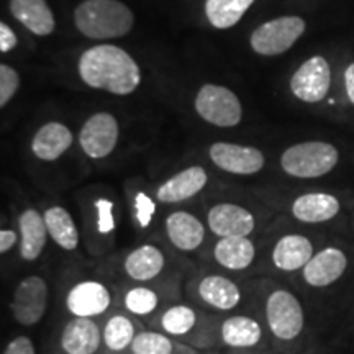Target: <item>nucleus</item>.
<instances>
[{
  "mask_svg": "<svg viewBox=\"0 0 354 354\" xmlns=\"http://www.w3.org/2000/svg\"><path fill=\"white\" fill-rule=\"evenodd\" d=\"M344 86H346L349 100L354 104V63L349 64L346 73H344Z\"/></svg>",
  "mask_w": 354,
  "mask_h": 354,
  "instance_id": "38",
  "label": "nucleus"
},
{
  "mask_svg": "<svg viewBox=\"0 0 354 354\" xmlns=\"http://www.w3.org/2000/svg\"><path fill=\"white\" fill-rule=\"evenodd\" d=\"M215 263L227 271H245L254 263L256 246L248 236H230L220 238L215 243L214 250Z\"/></svg>",
  "mask_w": 354,
  "mask_h": 354,
  "instance_id": "20",
  "label": "nucleus"
},
{
  "mask_svg": "<svg viewBox=\"0 0 354 354\" xmlns=\"http://www.w3.org/2000/svg\"><path fill=\"white\" fill-rule=\"evenodd\" d=\"M97 209V228L102 234H109L115 230V216H113V202L107 198H99L95 202Z\"/></svg>",
  "mask_w": 354,
  "mask_h": 354,
  "instance_id": "33",
  "label": "nucleus"
},
{
  "mask_svg": "<svg viewBox=\"0 0 354 354\" xmlns=\"http://www.w3.org/2000/svg\"><path fill=\"white\" fill-rule=\"evenodd\" d=\"M82 151L92 159H102L112 154L118 143V123L113 115L100 112L84 123L79 135Z\"/></svg>",
  "mask_w": 354,
  "mask_h": 354,
  "instance_id": "9",
  "label": "nucleus"
},
{
  "mask_svg": "<svg viewBox=\"0 0 354 354\" xmlns=\"http://www.w3.org/2000/svg\"><path fill=\"white\" fill-rule=\"evenodd\" d=\"M207 223L210 232L218 238L250 236L256 227L253 214L236 203H218L212 207Z\"/></svg>",
  "mask_w": 354,
  "mask_h": 354,
  "instance_id": "13",
  "label": "nucleus"
},
{
  "mask_svg": "<svg viewBox=\"0 0 354 354\" xmlns=\"http://www.w3.org/2000/svg\"><path fill=\"white\" fill-rule=\"evenodd\" d=\"M253 3L254 0H207L205 15L215 28H232Z\"/></svg>",
  "mask_w": 354,
  "mask_h": 354,
  "instance_id": "28",
  "label": "nucleus"
},
{
  "mask_svg": "<svg viewBox=\"0 0 354 354\" xmlns=\"http://www.w3.org/2000/svg\"><path fill=\"white\" fill-rule=\"evenodd\" d=\"M166 256L154 245H141L125 258L123 271L131 281L149 282L162 272Z\"/></svg>",
  "mask_w": 354,
  "mask_h": 354,
  "instance_id": "21",
  "label": "nucleus"
},
{
  "mask_svg": "<svg viewBox=\"0 0 354 354\" xmlns=\"http://www.w3.org/2000/svg\"><path fill=\"white\" fill-rule=\"evenodd\" d=\"M338 149L325 141H305L287 148L281 156L286 174L297 179H315L328 174L338 165Z\"/></svg>",
  "mask_w": 354,
  "mask_h": 354,
  "instance_id": "3",
  "label": "nucleus"
},
{
  "mask_svg": "<svg viewBox=\"0 0 354 354\" xmlns=\"http://www.w3.org/2000/svg\"><path fill=\"white\" fill-rule=\"evenodd\" d=\"M166 233L171 245L183 253H192L205 240V227L196 215L179 210L166 218Z\"/></svg>",
  "mask_w": 354,
  "mask_h": 354,
  "instance_id": "16",
  "label": "nucleus"
},
{
  "mask_svg": "<svg viewBox=\"0 0 354 354\" xmlns=\"http://www.w3.org/2000/svg\"><path fill=\"white\" fill-rule=\"evenodd\" d=\"M196 110L203 120L220 128L236 127L243 117L238 97L230 88L214 84H207L198 91Z\"/></svg>",
  "mask_w": 354,
  "mask_h": 354,
  "instance_id": "5",
  "label": "nucleus"
},
{
  "mask_svg": "<svg viewBox=\"0 0 354 354\" xmlns=\"http://www.w3.org/2000/svg\"><path fill=\"white\" fill-rule=\"evenodd\" d=\"M159 325L166 335L180 338V336L189 335L196 328L197 312L189 305H172L162 312L161 318H159Z\"/></svg>",
  "mask_w": 354,
  "mask_h": 354,
  "instance_id": "29",
  "label": "nucleus"
},
{
  "mask_svg": "<svg viewBox=\"0 0 354 354\" xmlns=\"http://www.w3.org/2000/svg\"><path fill=\"white\" fill-rule=\"evenodd\" d=\"M264 315L269 331L281 342H292L299 338L305 326L302 304L297 295L287 289H276L268 295Z\"/></svg>",
  "mask_w": 354,
  "mask_h": 354,
  "instance_id": "4",
  "label": "nucleus"
},
{
  "mask_svg": "<svg viewBox=\"0 0 354 354\" xmlns=\"http://www.w3.org/2000/svg\"><path fill=\"white\" fill-rule=\"evenodd\" d=\"M138 335L135 322L125 313H113L102 326L104 346L110 353H123L130 349L133 339Z\"/></svg>",
  "mask_w": 354,
  "mask_h": 354,
  "instance_id": "27",
  "label": "nucleus"
},
{
  "mask_svg": "<svg viewBox=\"0 0 354 354\" xmlns=\"http://www.w3.org/2000/svg\"><path fill=\"white\" fill-rule=\"evenodd\" d=\"M348 269V256L335 246L323 248L302 269V277L310 287L323 289L339 281Z\"/></svg>",
  "mask_w": 354,
  "mask_h": 354,
  "instance_id": "12",
  "label": "nucleus"
},
{
  "mask_svg": "<svg viewBox=\"0 0 354 354\" xmlns=\"http://www.w3.org/2000/svg\"><path fill=\"white\" fill-rule=\"evenodd\" d=\"M102 344V328L94 318L73 317L61 333V349L66 354H95Z\"/></svg>",
  "mask_w": 354,
  "mask_h": 354,
  "instance_id": "14",
  "label": "nucleus"
},
{
  "mask_svg": "<svg viewBox=\"0 0 354 354\" xmlns=\"http://www.w3.org/2000/svg\"><path fill=\"white\" fill-rule=\"evenodd\" d=\"M197 295L203 304L218 312H230L241 304V289L227 276L209 274L197 286Z\"/></svg>",
  "mask_w": 354,
  "mask_h": 354,
  "instance_id": "15",
  "label": "nucleus"
},
{
  "mask_svg": "<svg viewBox=\"0 0 354 354\" xmlns=\"http://www.w3.org/2000/svg\"><path fill=\"white\" fill-rule=\"evenodd\" d=\"M221 342L233 349H250L258 346L263 339L259 322L248 315H233L221 323Z\"/></svg>",
  "mask_w": 354,
  "mask_h": 354,
  "instance_id": "24",
  "label": "nucleus"
},
{
  "mask_svg": "<svg viewBox=\"0 0 354 354\" xmlns=\"http://www.w3.org/2000/svg\"><path fill=\"white\" fill-rule=\"evenodd\" d=\"M17 43H19V39H17V35L12 32L10 26H7L6 24H0V51H12L13 48L17 46Z\"/></svg>",
  "mask_w": 354,
  "mask_h": 354,
  "instance_id": "36",
  "label": "nucleus"
},
{
  "mask_svg": "<svg viewBox=\"0 0 354 354\" xmlns=\"http://www.w3.org/2000/svg\"><path fill=\"white\" fill-rule=\"evenodd\" d=\"M73 145V133L63 123L50 122L37 131L32 140V151L41 161H56Z\"/></svg>",
  "mask_w": 354,
  "mask_h": 354,
  "instance_id": "23",
  "label": "nucleus"
},
{
  "mask_svg": "<svg viewBox=\"0 0 354 354\" xmlns=\"http://www.w3.org/2000/svg\"><path fill=\"white\" fill-rule=\"evenodd\" d=\"M135 209H136V218H138V223L141 228H146L149 223H151L154 212H156V205L146 194L140 192L136 194L135 197Z\"/></svg>",
  "mask_w": 354,
  "mask_h": 354,
  "instance_id": "34",
  "label": "nucleus"
},
{
  "mask_svg": "<svg viewBox=\"0 0 354 354\" xmlns=\"http://www.w3.org/2000/svg\"><path fill=\"white\" fill-rule=\"evenodd\" d=\"M207 172L201 166H190L187 169L177 172L171 179L158 187L156 197L162 203H177L197 196L207 185Z\"/></svg>",
  "mask_w": 354,
  "mask_h": 354,
  "instance_id": "18",
  "label": "nucleus"
},
{
  "mask_svg": "<svg viewBox=\"0 0 354 354\" xmlns=\"http://www.w3.org/2000/svg\"><path fill=\"white\" fill-rule=\"evenodd\" d=\"M17 241H19V234H17V232H13V230H2V232H0V253H8V251L17 245Z\"/></svg>",
  "mask_w": 354,
  "mask_h": 354,
  "instance_id": "37",
  "label": "nucleus"
},
{
  "mask_svg": "<svg viewBox=\"0 0 354 354\" xmlns=\"http://www.w3.org/2000/svg\"><path fill=\"white\" fill-rule=\"evenodd\" d=\"M44 221H46L50 238L56 243L61 250L76 251L79 246V232L73 216L63 207H50L44 212Z\"/></svg>",
  "mask_w": 354,
  "mask_h": 354,
  "instance_id": "26",
  "label": "nucleus"
},
{
  "mask_svg": "<svg viewBox=\"0 0 354 354\" xmlns=\"http://www.w3.org/2000/svg\"><path fill=\"white\" fill-rule=\"evenodd\" d=\"M48 284L41 276H28L17 284L10 310L21 326H33L41 322L48 308Z\"/></svg>",
  "mask_w": 354,
  "mask_h": 354,
  "instance_id": "7",
  "label": "nucleus"
},
{
  "mask_svg": "<svg viewBox=\"0 0 354 354\" xmlns=\"http://www.w3.org/2000/svg\"><path fill=\"white\" fill-rule=\"evenodd\" d=\"M305 32L300 17H281L266 21L251 35V48L263 56H277L290 50Z\"/></svg>",
  "mask_w": 354,
  "mask_h": 354,
  "instance_id": "6",
  "label": "nucleus"
},
{
  "mask_svg": "<svg viewBox=\"0 0 354 354\" xmlns=\"http://www.w3.org/2000/svg\"><path fill=\"white\" fill-rule=\"evenodd\" d=\"M123 305L127 312L136 317H146L156 312L159 305V297L151 287L135 286L127 292L123 297Z\"/></svg>",
  "mask_w": 354,
  "mask_h": 354,
  "instance_id": "31",
  "label": "nucleus"
},
{
  "mask_svg": "<svg viewBox=\"0 0 354 354\" xmlns=\"http://www.w3.org/2000/svg\"><path fill=\"white\" fill-rule=\"evenodd\" d=\"M313 258V245L307 236L297 233L279 238L272 248V264L282 272H295L304 269Z\"/></svg>",
  "mask_w": 354,
  "mask_h": 354,
  "instance_id": "17",
  "label": "nucleus"
},
{
  "mask_svg": "<svg viewBox=\"0 0 354 354\" xmlns=\"http://www.w3.org/2000/svg\"><path fill=\"white\" fill-rule=\"evenodd\" d=\"M20 86V77L10 66H0V107H6Z\"/></svg>",
  "mask_w": 354,
  "mask_h": 354,
  "instance_id": "32",
  "label": "nucleus"
},
{
  "mask_svg": "<svg viewBox=\"0 0 354 354\" xmlns=\"http://www.w3.org/2000/svg\"><path fill=\"white\" fill-rule=\"evenodd\" d=\"M112 305V294L100 281H81L66 294V307L73 317L95 318L104 315Z\"/></svg>",
  "mask_w": 354,
  "mask_h": 354,
  "instance_id": "10",
  "label": "nucleus"
},
{
  "mask_svg": "<svg viewBox=\"0 0 354 354\" xmlns=\"http://www.w3.org/2000/svg\"><path fill=\"white\" fill-rule=\"evenodd\" d=\"M79 74L87 86L117 95L131 94L141 82L135 59L113 44H100L84 51L79 61Z\"/></svg>",
  "mask_w": 354,
  "mask_h": 354,
  "instance_id": "1",
  "label": "nucleus"
},
{
  "mask_svg": "<svg viewBox=\"0 0 354 354\" xmlns=\"http://www.w3.org/2000/svg\"><path fill=\"white\" fill-rule=\"evenodd\" d=\"M74 21L84 37L110 39L130 33L135 17L130 8L118 0H84L74 12Z\"/></svg>",
  "mask_w": 354,
  "mask_h": 354,
  "instance_id": "2",
  "label": "nucleus"
},
{
  "mask_svg": "<svg viewBox=\"0 0 354 354\" xmlns=\"http://www.w3.org/2000/svg\"><path fill=\"white\" fill-rule=\"evenodd\" d=\"M331 84L328 61L323 56H313L300 66L292 76L290 88L297 99L315 104L326 97Z\"/></svg>",
  "mask_w": 354,
  "mask_h": 354,
  "instance_id": "8",
  "label": "nucleus"
},
{
  "mask_svg": "<svg viewBox=\"0 0 354 354\" xmlns=\"http://www.w3.org/2000/svg\"><path fill=\"white\" fill-rule=\"evenodd\" d=\"M19 230L20 258L28 261V263H33L43 254L44 246H46L48 238H50L44 216L38 210L26 209L19 216Z\"/></svg>",
  "mask_w": 354,
  "mask_h": 354,
  "instance_id": "19",
  "label": "nucleus"
},
{
  "mask_svg": "<svg viewBox=\"0 0 354 354\" xmlns=\"http://www.w3.org/2000/svg\"><path fill=\"white\" fill-rule=\"evenodd\" d=\"M241 354H254V353H241Z\"/></svg>",
  "mask_w": 354,
  "mask_h": 354,
  "instance_id": "39",
  "label": "nucleus"
},
{
  "mask_svg": "<svg viewBox=\"0 0 354 354\" xmlns=\"http://www.w3.org/2000/svg\"><path fill=\"white\" fill-rule=\"evenodd\" d=\"M2 354H37V349H35L32 338L20 335L7 344Z\"/></svg>",
  "mask_w": 354,
  "mask_h": 354,
  "instance_id": "35",
  "label": "nucleus"
},
{
  "mask_svg": "<svg viewBox=\"0 0 354 354\" xmlns=\"http://www.w3.org/2000/svg\"><path fill=\"white\" fill-rule=\"evenodd\" d=\"M209 154L216 167L230 174L251 176L264 167V154L253 146L214 143L210 146Z\"/></svg>",
  "mask_w": 354,
  "mask_h": 354,
  "instance_id": "11",
  "label": "nucleus"
},
{
  "mask_svg": "<svg viewBox=\"0 0 354 354\" xmlns=\"http://www.w3.org/2000/svg\"><path fill=\"white\" fill-rule=\"evenodd\" d=\"M339 214V201L331 194L310 192L292 203V215L302 223H323Z\"/></svg>",
  "mask_w": 354,
  "mask_h": 354,
  "instance_id": "22",
  "label": "nucleus"
},
{
  "mask_svg": "<svg viewBox=\"0 0 354 354\" xmlns=\"http://www.w3.org/2000/svg\"><path fill=\"white\" fill-rule=\"evenodd\" d=\"M10 12L21 25L38 37L51 35L56 26L46 0H10Z\"/></svg>",
  "mask_w": 354,
  "mask_h": 354,
  "instance_id": "25",
  "label": "nucleus"
},
{
  "mask_svg": "<svg viewBox=\"0 0 354 354\" xmlns=\"http://www.w3.org/2000/svg\"><path fill=\"white\" fill-rule=\"evenodd\" d=\"M131 354H174L176 346L165 331H138L130 346Z\"/></svg>",
  "mask_w": 354,
  "mask_h": 354,
  "instance_id": "30",
  "label": "nucleus"
}]
</instances>
